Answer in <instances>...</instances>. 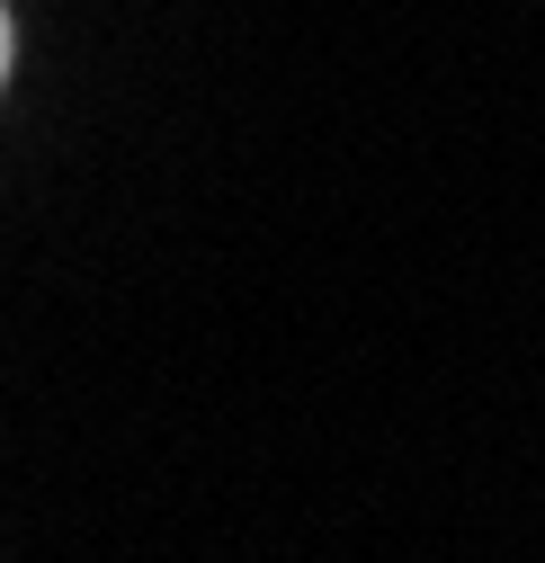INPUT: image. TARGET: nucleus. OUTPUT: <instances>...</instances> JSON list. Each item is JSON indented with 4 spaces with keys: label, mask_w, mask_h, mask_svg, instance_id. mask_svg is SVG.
Instances as JSON below:
<instances>
[{
    "label": "nucleus",
    "mask_w": 545,
    "mask_h": 563,
    "mask_svg": "<svg viewBox=\"0 0 545 563\" xmlns=\"http://www.w3.org/2000/svg\"><path fill=\"white\" fill-rule=\"evenodd\" d=\"M10 63H19V19H10V0H0V90H10Z\"/></svg>",
    "instance_id": "obj_1"
}]
</instances>
